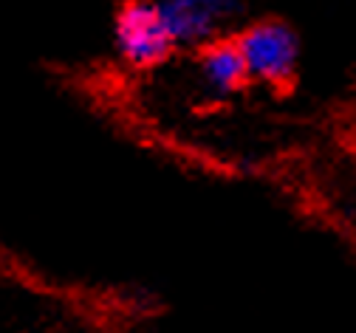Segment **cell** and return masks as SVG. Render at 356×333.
Instances as JSON below:
<instances>
[{"mask_svg":"<svg viewBox=\"0 0 356 333\" xmlns=\"http://www.w3.org/2000/svg\"><path fill=\"white\" fill-rule=\"evenodd\" d=\"M243 57L249 79L266 85H289L297 74L300 63V42L297 34L280 20H260L243 29L235 40Z\"/></svg>","mask_w":356,"mask_h":333,"instance_id":"6da1fadb","label":"cell"},{"mask_svg":"<svg viewBox=\"0 0 356 333\" xmlns=\"http://www.w3.org/2000/svg\"><path fill=\"white\" fill-rule=\"evenodd\" d=\"M113 42L119 57L130 68L142 71L161 65L175 49L159 17L156 0H130V3H124L113 23Z\"/></svg>","mask_w":356,"mask_h":333,"instance_id":"7a4b0ae2","label":"cell"},{"mask_svg":"<svg viewBox=\"0 0 356 333\" xmlns=\"http://www.w3.org/2000/svg\"><path fill=\"white\" fill-rule=\"evenodd\" d=\"M198 82L212 99H227L238 93L249 74L243 65V57L238 51L235 40H209L201 45V54L195 63Z\"/></svg>","mask_w":356,"mask_h":333,"instance_id":"3957f363","label":"cell"},{"mask_svg":"<svg viewBox=\"0 0 356 333\" xmlns=\"http://www.w3.org/2000/svg\"><path fill=\"white\" fill-rule=\"evenodd\" d=\"M156 9L175 49H193V45L209 42L220 26V20L195 0H156Z\"/></svg>","mask_w":356,"mask_h":333,"instance_id":"277c9868","label":"cell"},{"mask_svg":"<svg viewBox=\"0 0 356 333\" xmlns=\"http://www.w3.org/2000/svg\"><path fill=\"white\" fill-rule=\"evenodd\" d=\"M195 3L204 6L209 15H215L220 23H224L227 17H232L235 9H238V0H195Z\"/></svg>","mask_w":356,"mask_h":333,"instance_id":"5b68a950","label":"cell"}]
</instances>
